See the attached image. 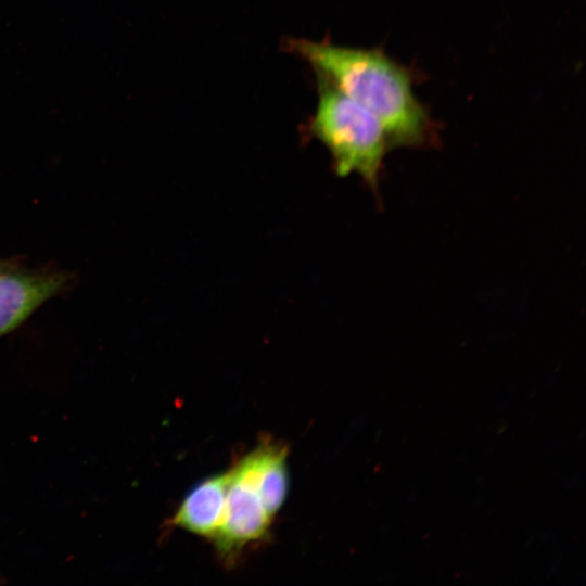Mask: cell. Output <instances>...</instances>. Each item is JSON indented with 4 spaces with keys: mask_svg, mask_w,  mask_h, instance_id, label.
<instances>
[{
    "mask_svg": "<svg viewBox=\"0 0 586 586\" xmlns=\"http://www.w3.org/2000/svg\"><path fill=\"white\" fill-rule=\"evenodd\" d=\"M62 271L28 269L7 262L0 269V337L25 322L68 283Z\"/></svg>",
    "mask_w": 586,
    "mask_h": 586,
    "instance_id": "obj_4",
    "label": "cell"
},
{
    "mask_svg": "<svg viewBox=\"0 0 586 586\" xmlns=\"http://www.w3.org/2000/svg\"><path fill=\"white\" fill-rule=\"evenodd\" d=\"M318 101L309 131L329 151L339 176L359 175L377 193L390 150L385 130L367 109L317 77Z\"/></svg>",
    "mask_w": 586,
    "mask_h": 586,
    "instance_id": "obj_2",
    "label": "cell"
},
{
    "mask_svg": "<svg viewBox=\"0 0 586 586\" xmlns=\"http://www.w3.org/2000/svg\"><path fill=\"white\" fill-rule=\"evenodd\" d=\"M285 48L317 77L371 112L385 130L390 150L436 143V126L415 94L411 72L382 50L303 38L289 39Z\"/></svg>",
    "mask_w": 586,
    "mask_h": 586,
    "instance_id": "obj_1",
    "label": "cell"
},
{
    "mask_svg": "<svg viewBox=\"0 0 586 586\" xmlns=\"http://www.w3.org/2000/svg\"><path fill=\"white\" fill-rule=\"evenodd\" d=\"M252 451L256 486L265 509L273 518L289 493L288 447L267 440Z\"/></svg>",
    "mask_w": 586,
    "mask_h": 586,
    "instance_id": "obj_6",
    "label": "cell"
},
{
    "mask_svg": "<svg viewBox=\"0 0 586 586\" xmlns=\"http://www.w3.org/2000/svg\"><path fill=\"white\" fill-rule=\"evenodd\" d=\"M5 263L7 260L0 259V269L4 266Z\"/></svg>",
    "mask_w": 586,
    "mask_h": 586,
    "instance_id": "obj_7",
    "label": "cell"
},
{
    "mask_svg": "<svg viewBox=\"0 0 586 586\" xmlns=\"http://www.w3.org/2000/svg\"><path fill=\"white\" fill-rule=\"evenodd\" d=\"M229 472L211 475L184 496L169 524L191 534L213 539L220 526Z\"/></svg>",
    "mask_w": 586,
    "mask_h": 586,
    "instance_id": "obj_5",
    "label": "cell"
},
{
    "mask_svg": "<svg viewBox=\"0 0 586 586\" xmlns=\"http://www.w3.org/2000/svg\"><path fill=\"white\" fill-rule=\"evenodd\" d=\"M228 472L224 515L212 540L219 557L231 564L247 544L266 539L273 518L265 509L256 486L253 451Z\"/></svg>",
    "mask_w": 586,
    "mask_h": 586,
    "instance_id": "obj_3",
    "label": "cell"
}]
</instances>
